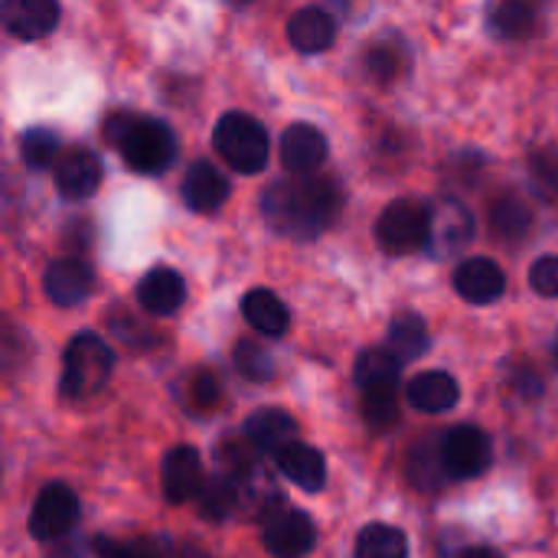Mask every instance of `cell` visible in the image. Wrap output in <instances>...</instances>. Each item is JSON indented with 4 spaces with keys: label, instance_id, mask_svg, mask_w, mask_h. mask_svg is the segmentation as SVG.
Instances as JSON below:
<instances>
[{
    "label": "cell",
    "instance_id": "cell-1",
    "mask_svg": "<svg viewBox=\"0 0 558 558\" xmlns=\"http://www.w3.org/2000/svg\"><path fill=\"white\" fill-rule=\"evenodd\" d=\"M340 193L330 177H294L275 180L262 193L265 222L288 239H317L337 216Z\"/></svg>",
    "mask_w": 558,
    "mask_h": 558
},
{
    "label": "cell",
    "instance_id": "cell-2",
    "mask_svg": "<svg viewBox=\"0 0 558 558\" xmlns=\"http://www.w3.org/2000/svg\"><path fill=\"white\" fill-rule=\"evenodd\" d=\"M101 137L137 173H163L177 160V137L170 124L137 111H111L101 121Z\"/></svg>",
    "mask_w": 558,
    "mask_h": 558
},
{
    "label": "cell",
    "instance_id": "cell-3",
    "mask_svg": "<svg viewBox=\"0 0 558 558\" xmlns=\"http://www.w3.org/2000/svg\"><path fill=\"white\" fill-rule=\"evenodd\" d=\"M111 369H114L111 347L98 333H75L62 353L59 392L65 399H88L108 386Z\"/></svg>",
    "mask_w": 558,
    "mask_h": 558
},
{
    "label": "cell",
    "instance_id": "cell-4",
    "mask_svg": "<svg viewBox=\"0 0 558 558\" xmlns=\"http://www.w3.org/2000/svg\"><path fill=\"white\" fill-rule=\"evenodd\" d=\"M213 147L216 154L235 170V173H262L268 163V131L258 118L245 111H226L213 128Z\"/></svg>",
    "mask_w": 558,
    "mask_h": 558
},
{
    "label": "cell",
    "instance_id": "cell-5",
    "mask_svg": "<svg viewBox=\"0 0 558 558\" xmlns=\"http://www.w3.org/2000/svg\"><path fill=\"white\" fill-rule=\"evenodd\" d=\"M432 239V209L418 199H392L379 222L376 242L386 255H412Z\"/></svg>",
    "mask_w": 558,
    "mask_h": 558
},
{
    "label": "cell",
    "instance_id": "cell-6",
    "mask_svg": "<svg viewBox=\"0 0 558 558\" xmlns=\"http://www.w3.org/2000/svg\"><path fill=\"white\" fill-rule=\"evenodd\" d=\"M494 461L490 435L477 425H454L441 435V464L451 481H474Z\"/></svg>",
    "mask_w": 558,
    "mask_h": 558
},
{
    "label": "cell",
    "instance_id": "cell-7",
    "mask_svg": "<svg viewBox=\"0 0 558 558\" xmlns=\"http://www.w3.org/2000/svg\"><path fill=\"white\" fill-rule=\"evenodd\" d=\"M78 523V497L69 484H46L29 510V536L39 543L62 539Z\"/></svg>",
    "mask_w": 558,
    "mask_h": 558
},
{
    "label": "cell",
    "instance_id": "cell-8",
    "mask_svg": "<svg viewBox=\"0 0 558 558\" xmlns=\"http://www.w3.org/2000/svg\"><path fill=\"white\" fill-rule=\"evenodd\" d=\"M203 487H206L203 454L193 445L170 448L163 454V464H160V490H163V500L170 507H180V504L199 500Z\"/></svg>",
    "mask_w": 558,
    "mask_h": 558
},
{
    "label": "cell",
    "instance_id": "cell-9",
    "mask_svg": "<svg viewBox=\"0 0 558 558\" xmlns=\"http://www.w3.org/2000/svg\"><path fill=\"white\" fill-rule=\"evenodd\" d=\"M262 543L275 558H304L314 549L317 533H314V523L304 510L281 507L265 520Z\"/></svg>",
    "mask_w": 558,
    "mask_h": 558
},
{
    "label": "cell",
    "instance_id": "cell-10",
    "mask_svg": "<svg viewBox=\"0 0 558 558\" xmlns=\"http://www.w3.org/2000/svg\"><path fill=\"white\" fill-rule=\"evenodd\" d=\"M43 291L56 307H78L95 291V268L78 255L56 258L43 271Z\"/></svg>",
    "mask_w": 558,
    "mask_h": 558
},
{
    "label": "cell",
    "instance_id": "cell-11",
    "mask_svg": "<svg viewBox=\"0 0 558 558\" xmlns=\"http://www.w3.org/2000/svg\"><path fill=\"white\" fill-rule=\"evenodd\" d=\"M327 154H330L327 137L314 124L298 121V124H291L281 134V163L294 177H317V170L324 167Z\"/></svg>",
    "mask_w": 558,
    "mask_h": 558
},
{
    "label": "cell",
    "instance_id": "cell-12",
    "mask_svg": "<svg viewBox=\"0 0 558 558\" xmlns=\"http://www.w3.org/2000/svg\"><path fill=\"white\" fill-rule=\"evenodd\" d=\"M454 291H458L468 304L484 307V304H494V301L504 298V291H507V275H504V268H500L494 258H484V255L464 258V262L454 268Z\"/></svg>",
    "mask_w": 558,
    "mask_h": 558
},
{
    "label": "cell",
    "instance_id": "cell-13",
    "mask_svg": "<svg viewBox=\"0 0 558 558\" xmlns=\"http://www.w3.org/2000/svg\"><path fill=\"white\" fill-rule=\"evenodd\" d=\"M62 10L56 0H7L3 3V26L16 39H43L56 29Z\"/></svg>",
    "mask_w": 558,
    "mask_h": 558
},
{
    "label": "cell",
    "instance_id": "cell-14",
    "mask_svg": "<svg viewBox=\"0 0 558 558\" xmlns=\"http://www.w3.org/2000/svg\"><path fill=\"white\" fill-rule=\"evenodd\" d=\"M101 183V163L92 150L85 147H69L62 150L56 163V186L65 199H88Z\"/></svg>",
    "mask_w": 558,
    "mask_h": 558
},
{
    "label": "cell",
    "instance_id": "cell-15",
    "mask_svg": "<svg viewBox=\"0 0 558 558\" xmlns=\"http://www.w3.org/2000/svg\"><path fill=\"white\" fill-rule=\"evenodd\" d=\"M183 301H186V284H183L180 271H173L167 265L150 268L137 284V304L154 317L177 314L183 307Z\"/></svg>",
    "mask_w": 558,
    "mask_h": 558
},
{
    "label": "cell",
    "instance_id": "cell-16",
    "mask_svg": "<svg viewBox=\"0 0 558 558\" xmlns=\"http://www.w3.org/2000/svg\"><path fill=\"white\" fill-rule=\"evenodd\" d=\"M245 438H248L252 451L281 454L288 445L298 441V422L284 409H258L245 422Z\"/></svg>",
    "mask_w": 558,
    "mask_h": 558
},
{
    "label": "cell",
    "instance_id": "cell-17",
    "mask_svg": "<svg viewBox=\"0 0 558 558\" xmlns=\"http://www.w3.org/2000/svg\"><path fill=\"white\" fill-rule=\"evenodd\" d=\"M180 193H183V203L193 213H216L229 199V180L209 160H196V163L186 167Z\"/></svg>",
    "mask_w": 558,
    "mask_h": 558
},
{
    "label": "cell",
    "instance_id": "cell-18",
    "mask_svg": "<svg viewBox=\"0 0 558 558\" xmlns=\"http://www.w3.org/2000/svg\"><path fill=\"white\" fill-rule=\"evenodd\" d=\"M337 39V23L320 7H301L288 16V43L298 52H324Z\"/></svg>",
    "mask_w": 558,
    "mask_h": 558
},
{
    "label": "cell",
    "instance_id": "cell-19",
    "mask_svg": "<svg viewBox=\"0 0 558 558\" xmlns=\"http://www.w3.org/2000/svg\"><path fill=\"white\" fill-rule=\"evenodd\" d=\"M275 464H278V471L294 487H301L307 494H317L327 484V461H324V454L317 448L304 445V441H294L281 454H275Z\"/></svg>",
    "mask_w": 558,
    "mask_h": 558
},
{
    "label": "cell",
    "instance_id": "cell-20",
    "mask_svg": "<svg viewBox=\"0 0 558 558\" xmlns=\"http://www.w3.org/2000/svg\"><path fill=\"white\" fill-rule=\"evenodd\" d=\"M461 399V386L451 373L445 369H428V373H418L412 383H409V402L425 412V415H438V412H448L454 409Z\"/></svg>",
    "mask_w": 558,
    "mask_h": 558
},
{
    "label": "cell",
    "instance_id": "cell-21",
    "mask_svg": "<svg viewBox=\"0 0 558 558\" xmlns=\"http://www.w3.org/2000/svg\"><path fill=\"white\" fill-rule=\"evenodd\" d=\"M242 314L248 320V327L262 337H284L288 333V324H291V314H288V304L268 291V288H252L245 298H242Z\"/></svg>",
    "mask_w": 558,
    "mask_h": 558
},
{
    "label": "cell",
    "instance_id": "cell-22",
    "mask_svg": "<svg viewBox=\"0 0 558 558\" xmlns=\"http://www.w3.org/2000/svg\"><path fill=\"white\" fill-rule=\"evenodd\" d=\"M474 239V219L471 213L454 203V199H445L438 206V213H432V239L428 245L435 248V255H448V252H458L464 242Z\"/></svg>",
    "mask_w": 558,
    "mask_h": 558
},
{
    "label": "cell",
    "instance_id": "cell-23",
    "mask_svg": "<svg viewBox=\"0 0 558 558\" xmlns=\"http://www.w3.org/2000/svg\"><path fill=\"white\" fill-rule=\"evenodd\" d=\"M428 327L418 314L405 311V314H396L392 324H389V343L386 350L399 360V363H415L418 356L428 353Z\"/></svg>",
    "mask_w": 558,
    "mask_h": 558
},
{
    "label": "cell",
    "instance_id": "cell-24",
    "mask_svg": "<svg viewBox=\"0 0 558 558\" xmlns=\"http://www.w3.org/2000/svg\"><path fill=\"white\" fill-rule=\"evenodd\" d=\"M353 558H409V536L392 523H366L356 536Z\"/></svg>",
    "mask_w": 558,
    "mask_h": 558
},
{
    "label": "cell",
    "instance_id": "cell-25",
    "mask_svg": "<svg viewBox=\"0 0 558 558\" xmlns=\"http://www.w3.org/2000/svg\"><path fill=\"white\" fill-rule=\"evenodd\" d=\"M239 504H242V487H239V481H235L232 474H213V477L206 481L199 500H196L199 513H203L206 520H213V523L229 520V517L239 510Z\"/></svg>",
    "mask_w": 558,
    "mask_h": 558
},
{
    "label": "cell",
    "instance_id": "cell-26",
    "mask_svg": "<svg viewBox=\"0 0 558 558\" xmlns=\"http://www.w3.org/2000/svg\"><path fill=\"white\" fill-rule=\"evenodd\" d=\"M399 373H402V363L386 347H373V350L360 353L353 383L360 386V392L376 389V386H399Z\"/></svg>",
    "mask_w": 558,
    "mask_h": 558
},
{
    "label": "cell",
    "instance_id": "cell-27",
    "mask_svg": "<svg viewBox=\"0 0 558 558\" xmlns=\"http://www.w3.org/2000/svg\"><path fill=\"white\" fill-rule=\"evenodd\" d=\"M435 438H425L422 445L412 448L409 454V477L418 490L435 494L445 484V464H441V445H432Z\"/></svg>",
    "mask_w": 558,
    "mask_h": 558
},
{
    "label": "cell",
    "instance_id": "cell-28",
    "mask_svg": "<svg viewBox=\"0 0 558 558\" xmlns=\"http://www.w3.org/2000/svg\"><path fill=\"white\" fill-rule=\"evenodd\" d=\"M20 157H23L26 167H36V170L59 163V157H62L59 134L52 128H29V131H23L20 134Z\"/></svg>",
    "mask_w": 558,
    "mask_h": 558
},
{
    "label": "cell",
    "instance_id": "cell-29",
    "mask_svg": "<svg viewBox=\"0 0 558 558\" xmlns=\"http://www.w3.org/2000/svg\"><path fill=\"white\" fill-rule=\"evenodd\" d=\"M490 222H494V232H497V235L517 242V239H523V235L530 232L533 213H530V206H526L520 196H504V199L494 203Z\"/></svg>",
    "mask_w": 558,
    "mask_h": 558
},
{
    "label": "cell",
    "instance_id": "cell-30",
    "mask_svg": "<svg viewBox=\"0 0 558 558\" xmlns=\"http://www.w3.org/2000/svg\"><path fill=\"white\" fill-rule=\"evenodd\" d=\"M490 29L504 39H523L536 29V7L530 3H500L490 10Z\"/></svg>",
    "mask_w": 558,
    "mask_h": 558
},
{
    "label": "cell",
    "instance_id": "cell-31",
    "mask_svg": "<svg viewBox=\"0 0 558 558\" xmlns=\"http://www.w3.org/2000/svg\"><path fill=\"white\" fill-rule=\"evenodd\" d=\"M363 415L373 432H389L399 422V392L396 386H376L363 392Z\"/></svg>",
    "mask_w": 558,
    "mask_h": 558
},
{
    "label": "cell",
    "instance_id": "cell-32",
    "mask_svg": "<svg viewBox=\"0 0 558 558\" xmlns=\"http://www.w3.org/2000/svg\"><path fill=\"white\" fill-rule=\"evenodd\" d=\"M235 366L252 383H268L275 376V356L255 340H239L235 343Z\"/></svg>",
    "mask_w": 558,
    "mask_h": 558
},
{
    "label": "cell",
    "instance_id": "cell-33",
    "mask_svg": "<svg viewBox=\"0 0 558 558\" xmlns=\"http://www.w3.org/2000/svg\"><path fill=\"white\" fill-rule=\"evenodd\" d=\"M95 556L98 558H160V549L144 539H111V536H95Z\"/></svg>",
    "mask_w": 558,
    "mask_h": 558
},
{
    "label": "cell",
    "instance_id": "cell-34",
    "mask_svg": "<svg viewBox=\"0 0 558 558\" xmlns=\"http://www.w3.org/2000/svg\"><path fill=\"white\" fill-rule=\"evenodd\" d=\"M530 284L539 298H558V255H543L533 262Z\"/></svg>",
    "mask_w": 558,
    "mask_h": 558
},
{
    "label": "cell",
    "instance_id": "cell-35",
    "mask_svg": "<svg viewBox=\"0 0 558 558\" xmlns=\"http://www.w3.org/2000/svg\"><path fill=\"white\" fill-rule=\"evenodd\" d=\"M454 558H504L497 549H487V546H468V549H461Z\"/></svg>",
    "mask_w": 558,
    "mask_h": 558
},
{
    "label": "cell",
    "instance_id": "cell-36",
    "mask_svg": "<svg viewBox=\"0 0 558 558\" xmlns=\"http://www.w3.org/2000/svg\"><path fill=\"white\" fill-rule=\"evenodd\" d=\"M177 558H213V556H206V553H203V549H196V546H183Z\"/></svg>",
    "mask_w": 558,
    "mask_h": 558
},
{
    "label": "cell",
    "instance_id": "cell-37",
    "mask_svg": "<svg viewBox=\"0 0 558 558\" xmlns=\"http://www.w3.org/2000/svg\"><path fill=\"white\" fill-rule=\"evenodd\" d=\"M553 360H556V366H558V333H556V340H553Z\"/></svg>",
    "mask_w": 558,
    "mask_h": 558
}]
</instances>
